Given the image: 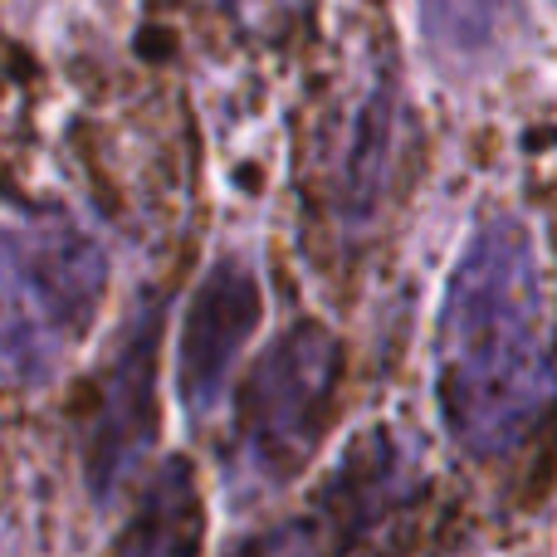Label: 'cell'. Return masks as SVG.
<instances>
[{
	"mask_svg": "<svg viewBox=\"0 0 557 557\" xmlns=\"http://www.w3.org/2000/svg\"><path fill=\"white\" fill-rule=\"evenodd\" d=\"M157 357H162V308H137L117 337L94 406L84 421V484L94 504H108L157 441Z\"/></svg>",
	"mask_w": 557,
	"mask_h": 557,
	"instance_id": "5",
	"label": "cell"
},
{
	"mask_svg": "<svg viewBox=\"0 0 557 557\" xmlns=\"http://www.w3.org/2000/svg\"><path fill=\"white\" fill-rule=\"evenodd\" d=\"M421 450L396 425L376 421L343 445L337 465L313 494V553L318 557H416L425 529Z\"/></svg>",
	"mask_w": 557,
	"mask_h": 557,
	"instance_id": "4",
	"label": "cell"
},
{
	"mask_svg": "<svg viewBox=\"0 0 557 557\" xmlns=\"http://www.w3.org/2000/svg\"><path fill=\"white\" fill-rule=\"evenodd\" d=\"M260 318H264L260 278L240 255H221L196 284L191 304H186L182 352H176V392H182V406L196 421H206L221 406L225 382H231Z\"/></svg>",
	"mask_w": 557,
	"mask_h": 557,
	"instance_id": "6",
	"label": "cell"
},
{
	"mask_svg": "<svg viewBox=\"0 0 557 557\" xmlns=\"http://www.w3.org/2000/svg\"><path fill=\"white\" fill-rule=\"evenodd\" d=\"M206 543V494L196 465L172 455L143 484L133 519L123 523L108 557H201Z\"/></svg>",
	"mask_w": 557,
	"mask_h": 557,
	"instance_id": "8",
	"label": "cell"
},
{
	"mask_svg": "<svg viewBox=\"0 0 557 557\" xmlns=\"http://www.w3.org/2000/svg\"><path fill=\"white\" fill-rule=\"evenodd\" d=\"M108 260L69 221H0V382L45 386L94 327Z\"/></svg>",
	"mask_w": 557,
	"mask_h": 557,
	"instance_id": "3",
	"label": "cell"
},
{
	"mask_svg": "<svg viewBox=\"0 0 557 557\" xmlns=\"http://www.w3.org/2000/svg\"><path fill=\"white\" fill-rule=\"evenodd\" d=\"M421 39L450 74H474L509 54L523 29V0H416Z\"/></svg>",
	"mask_w": 557,
	"mask_h": 557,
	"instance_id": "9",
	"label": "cell"
},
{
	"mask_svg": "<svg viewBox=\"0 0 557 557\" xmlns=\"http://www.w3.org/2000/svg\"><path fill=\"white\" fill-rule=\"evenodd\" d=\"M435 406L455 450L513 465L557 416V352L539 250L519 215H484L450 270L435 323Z\"/></svg>",
	"mask_w": 557,
	"mask_h": 557,
	"instance_id": "1",
	"label": "cell"
},
{
	"mask_svg": "<svg viewBox=\"0 0 557 557\" xmlns=\"http://www.w3.org/2000/svg\"><path fill=\"white\" fill-rule=\"evenodd\" d=\"M304 10V0H231V15L255 35H274Z\"/></svg>",
	"mask_w": 557,
	"mask_h": 557,
	"instance_id": "11",
	"label": "cell"
},
{
	"mask_svg": "<svg viewBox=\"0 0 557 557\" xmlns=\"http://www.w3.org/2000/svg\"><path fill=\"white\" fill-rule=\"evenodd\" d=\"M337 386H343V343L318 318H298L264 347L235 396L231 480L240 499L274 494L313 460L333 431Z\"/></svg>",
	"mask_w": 557,
	"mask_h": 557,
	"instance_id": "2",
	"label": "cell"
},
{
	"mask_svg": "<svg viewBox=\"0 0 557 557\" xmlns=\"http://www.w3.org/2000/svg\"><path fill=\"white\" fill-rule=\"evenodd\" d=\"M225 557H318L313 553V529L308 519H288L274 529H260L250 539H240Z\"/></svg>",
	"mask_w": 557,
	"mask_h": 557,
	"instance_id": "10",
	"label": "cell"
},
{
	"mask_svg": "<svg viewBox=\"0 0 557 557\" xmlns=\"http://www.w3.org/2000/svg\"><path fill=\"white\" fill-rule=\"evenodd\" d=\"M406 152V103L392 74H376L357 108L347 113L343 143L333 157V176H327V201H333V221L347 235H362L376 225L386 196L396 186Z\"/></svg>",
	"mask_w": 557,
	"mask_h": 557,
	"instance_id": "7",
	"label": "cell"
}]
</instances>
